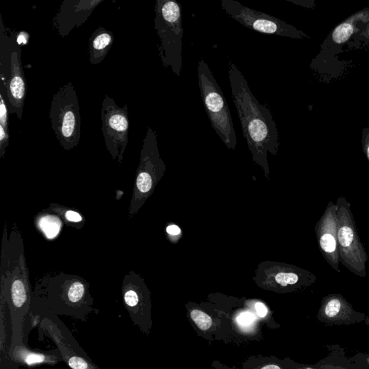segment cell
Masks as SVG:
<instances>
[{
  "instance_id": "1",
  "label": "cell",
  "mask_w": 369,
  "mask_h": 369,
  "mask_svg": "<svg viewBox=\"0 0 369 369\" xmlns=\"http://www.w3.org/2000/svg\"><path fill=\"white\" fill-rule=\"evenodd\" d=\"M232 97L253 162L270 180L268 153L276 156L279 149L278 133L271 111L253 94L243 73L232 61L229 64Z\"/></svg>"
},
{
  "instance_id": "2",
  "label": "cell",
  "mask_w": 369,
  "mask_h": 369,
  "mask_svg": "<svg viewBox=\"0 0 369 369\" xmlns=\"http://www.w3.org/2000/svg\"><path fill=\"white\" fill-rule=\"evenodd\" d=\"M198 78L202 102L211 126L229 150H236L238 139L229 105L203 59L198 61Z\"/></svg>"
},
{
  "instance_id": "3",
  "label": "cell",
  "mask_w": 369,
  "mask_h": 369,
  "mask_svg": "<svg viewBox=\"0 0 369 369\" xmlns=\"http://www.w3.org/2000/svg\"><path fill=\"white\" fill-rule=\"evenodd\" d=\"M156 14L155 28L161 41L159 51L163 64L179 77L183 68L181 6L177 0H156Z\"/></svg>"
},
{
  "instance_id": "4",
  "label": "cell",
  "mask_w": 369,
  "mask_h": 369,
  "mask_svg": "<svg viewBox=\"0 0 369 369\" xmlns=\"http://www.w3.org/2000/svg\"><path fill=\"white\" fill-rule=\"evenodd\" d=\"M49 118L62 148L66 151L76 148L81 138V116L77 93L71 83L61 86L54 94Z\"/></svg>"
},
{
  "instance_id": "5",
  "label": "cell",
  "mask_w": 369,
  "mask_h": 369,
  "mask_svg": "<svg viewBox=\"0 0 369 369\" xmlns=\"http://www.w3.org/2000/svg\"><path fill=\"white\" fill-rule=\"evenodd\" d=\"M166 172V165L159 151L158 135L148 127L143 141L140 160L133 188V203H140L149 198Z\"/></svg>"
},
{
  "instance_id": "6",
  "label": "cell",
  "mask_w": 369,
  "mask_h": 369,
  "mask_svg": "<svg viewBox=\"0 0 369 369\" xmlns=\"http://www.w3.org/2000/svg\"><path fill=\"white\" fill-rule=\"evenodd\" d=\"M225 12L243 26L266 34L303 39L310 38L301 30L276 17L242 5L237 0H221Z\"/></svg>"
},
{
  "instance_id": "7",
  "label": "cell",
  "mask_w": 369,
  "mask_h": 369,
  "mask_svg": "<svg viewBox=\"0 0 369 369\" xmlns=\"http://www.w3.org/2000/svg\"><path fill=\"white\" fill-rule=\"evenodd\" d=\"M102 131L106 148L113 160L121 166L128 142V106L119 107L106 96L101 109Z\"/></svg>"
},
{
  "instance_id": "8",
  "label": "cell",
  "mask_w": 369,
  "mask_h": 369,
  "mask_svg": "<svg viewBox=\"0 0 369 369\" xmlns=\"http://www.w3.org/2000/svg\"><path fill=\"white\" fill-rule=\"evenodd\" d=\"M338 245L341 263L355 275L365 276V248L355 228L346 220H340L338 224Z\"/></svg>"
},
{
  "instance_id": "9",
  "label": "cell",
  "mask_w": 369,
  "mask_h": 369,
  "mask_svg": "<svg viewBox=\"0 0 369 369\" xmlns=\"http://www.w3.org/2000/svg\"><path fill=\"white\" fill-rule=\"evenodd\" d=\"M104 0H64L54 20L58 34L64 38L81 27Z\"/></svg>"
},
{
  "instance_id": "10",
  "label": "cell",
  "mask_w": 369,
  "mask_h": 369,
  "mask_svg": "<svg viewBox=\"0 0 369 369\" xmlns=\"http://www.w3.org/2000/svg\"><path fill=\"white\" fill-rule=\"evenodd\" d=\"M9 113L21 120L26 96V83L21 61V49L13 39L10 77L6 86Z\"/></svg>"
},
{
  "instance_id": "11",
  "label": "cell",
  "mask_w": 369,
  "mask_h": 369,
  "mask_svg": "<svg viewBox=\"0 0 369 369\" xmlns=\"http://www.w3.org/2000/svg\"><path fill=\"white\" fill-rule=\"evenodd\" d=\"M364 315L353 310V307L340 295H333L323 300L319 319L326 324L350 325L361 323Z\"/></svg>"
},
{
  "instance_id": "12",
  "label": "cell",
  "mask_w": 369,
  "mask_h": 369,
  "mask_svg": "<svg viewBox=\"0 0 369 369\" xmlns=\"http://www.w3.org/2000/svg\"><path fill=\"white\" fill-rule=\"evenodd\" d=\"M368 21L369 9L353 14L333 30L323 44V48L343 45L351 37L360 33Z\"/></svg>"
},
{
  "instance_id": "13",
  "label": "cell",
  "mask_w": 369,
  "mask_h": 369,
  "mask_svg": "<svg viewBox=\"0 0 369 369\" xmlns=\"http://www.w3.org/2000/svg\"><path fill=\"white\" fill-rule=\"evenodd\" d=\"M320 250L328 263L339 272L340 255L338 245V223L329 217L323 221L318 233Z\"/></svg>"
},
{
  "instance_id": "14",
  "label": "cell",
  "mask_w": 369,
  "mask_h": 369,
  "mask_svg": "<svg viewBox=\"0 0 369 369\" xmlns=\"http://www.w3.org/2000/svg\"><path fill=\"white\" fill-rule=\"evenodd\" d=\"M114 38L112 32L100 27L90 40V60L92 64H100L109 52Z\"/></svg>"
},
{
  "instance_id": "15",
  "label": "cell",
  "mask_w": 369,
  "mask_h": 369,
  "mask_svg": "<svg viewBox=\"0 0 369 369\" xmlns=\"http://www.w3.org/2000/svg\"><path fill=\"white\" fill-rule=\"evenodd\" d=\"M39 226L49 239H53L59 233L61 221L56 216L46 215L39 219Z\"/></svg>"
},
{
  "instance_id": "16",
  "label": "cell",
  "mask_w": 369,
  "mask_h": 369,
  "mask_svg": "<svg viewBox=\"0 0 369 369\" xmlns=\"http://www.w3.org/2000/svg\"><path fill=\"white\" fill-rule=\"evenodd\" d=\"M13 300L18 308L22 307L26 301V291L21 280H16L12 286Z\"/></svg>"
},
{
  "instance_id": "17",
  "label": "cell",
  "mask_w": 369,
  "mask_h": 369,
  "mask_svg": "<svg viewBox=\"0 0 369 369\" xmlns=\"http://www.w3.org/2000/svg\"><path fill=\"white\" fill-rule=\"evenodd\" d=\"M191 317L199 329L202 330H207L212 325L211 318L202 311L194 310L191 312Z\"/></svg>"
},
{
  "instance_id": "18",
  "label": "cell",
  "mask_w": 369,
  "mask_h": 369,
  "mask_svg": "<svg viewBox=\"0 0 369 369\" xmlns=\"http://www.w3.org/2000/svg\"><path fill=\"white\" fill-rule=\"evenodd\" d=\"M84 292V285L81 283H74L69 290V300L74 303H78L83 298Z\"/></svg>"
},
{
  "instance_id": "19",
  "label": "cell",
  "mask_w": 369,
  "mask_h": 369,
  "mask_svg": "<svg viewBox=\"0 0 369 369\" xmlns=\"http://www.w3.org/2000/svg\"><path fill=\"white\" fill-rule=\"evenodd\" d=\"M276 280L282 286L293 285L299 281V276L294 273H279L276 276Z\"/></svg>"
},
{
  "instance_id": "20",
  "label": "cell",
  "mask_w": 369,
  "mask_h": 369,
  "mask_svg": "<svg viewBox=\"0 0 369 369\" xmlns=\"http://www.w3.org/2000/svg\"><path fill=\"white\" fill-rule=\"evenodd\" d=\"M255 315L249 312L241 313L238 318V322L239 325L247 327L250 326L255 321Z\"/></svg>"
},
{
  "instance_id": "21",
  "label": "cell",
  "mask_w": 369,
  "mask_h": 369,
  "mask_svg": "<svg viewBox=\"0 0 369 369\" xmlns=\"http://www.w3.org/2000/svg\"><path fill=\"white\" fill-rule=\"evenodd\" d=\"M285 1L308 9L313 10L316 8L315 0H285Z\"/></svg>"
},
{
  "instance_id": "22",
  "label": "cell",
  "mask_w": 369,
  "mask_h": 369,
  "mask_svg": "<svg viewBox=\"0 0 369 369\" xmlns=\"http://www.w3.org/2000/svg\"><path fill=\"white\" fill-rule=\"evenodd\" d=\"M69 365L71 368L75 369H86L89 368L88 363L79 357H72L69 361Z\"/></svg>"
},
{
  "instance_id": "23",
  "label": "cell",
  "mask_w": 369,
  "mask_h": 369,
  "mask_svg": "<svg viewBox=\"0 0 369 369\" xmlns=\"http://www.w3.org/2000/svg\"><path fill=\"white\" fill-rule=\"evenodd\" d=\"M125 302L126 303L131 307L136 306L138 303V298L137 294L133 290H128L125 294Z\"/></svg>"
},
{
  "instance_id": "24",
  "label": "cell",
  "mask_w": 369,
  "mask_h": 369,
  "mask_svg": "<svg viewBox=\"0 0 369 369\" xmlns=\"http://www.w3.org/2000/svg\"><path fill=\"white\" fill-rule=\"evenodd\" d=\"M65 217L68 221H72V223H80L83 219L80 213L74 211H66Z\"/></svg>"
},
{
  "instance_id": "25",
  "label": "cell",
  "mask_w": 369,
  "mask_h": 369,
  "mask_svg": "<svg viewBox=\"0 0 369 369\" xmlns=\"http://www.w3.org/2000/svg\"><path fill=\"white\" fill-rule=\"evenodd\" d=\"M356 36L359 38L360 41H363L369 44V21L367 23L364 29L358 33Z\"/></svg>"
},
{
  "instance_id": "26",
  "label": "cell",
  "mask_w": 369,
  "mask_h": 369,
  "mask_svg": "<svg viewBox=\"0 0 369 369\" xmlns=\"http://www.w3.org/2000/svg\"><path fill=\"white\" fill-rule=\"evenodd\" d=\"M256 310L260 318H265L268 314V310L264 304L258 303L256 305Z\"/></svg>"
},
{
  "instance_id": "27",
  "label": "cell",
  "mask_w": 369,
  "mask_h": 369,
  "mask_svg": "<svg viewBox=\"0 0 369 369\" xmlns=\"http://www.w3.org/2000/svg\"><path fill=\"white\" fill-rule=\"evenodd\" d=\"M44 360V355L32 354L27 358L26 362L28 363V364H34V363H41Z\"/></svg>"
},
{
  "instance_id": "28",
  "label": "cell",
  "mask_w": 369,
  "mask_h": 369,
  "mask_svg": "<svg viewBox=\"0 0 369 369\" xmlns=\"http://www.w3.org/2000/svg\"><path fill=\"white\" fill-rule=\"evenodd\" d=\"M167 233L173 236H176L181 234V231L177 226L172 225L167 228Z\"/></svg>"
},
{
  "instance_id": "29",
  "label": "cell",
  "mask_w": 369,
  "mask_h": 369,
  "mask_svg": "<svg viewBox=\"0 0 369 369\" xmlns=\"http://www.w3.org/2000/svg\"><path fill=\"white\" fill-rule=\"evenodd\" d=\"M262 368H280V366L278 365H266V366H263L262 367Z\"/></svg>"
},
{
  "instance_id": "30",
  "label": "cell",
  "mask_w": 369,
  "mask_h": 369,
  "mask_svg": "<svg viewBox=\"0 0 369 369\" xmlns=\"http://www.w3.org/2000/svg\"><path fill=\"white\" fill-rule=\"evenodd\" d=\"M367 153H368V159H369V146H368Z\"/></svg>"
}]
</instances>
